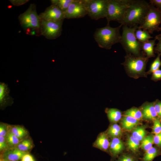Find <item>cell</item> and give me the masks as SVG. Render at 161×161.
I'll return each mask as SVG.
<instances>
[{"mask_svg":"<svg viewBox=\"0 0 161 161\" xmlns=\"http://www.w3.org/2000/svg\"><path fill=\"white\" fill-rule=\"evenodd\" d=\"M150 4L144 0H134L128 9L120 24L132 27L139 26L144 21Z\"/></svg>","mask_w":161,"mask_h":161,"instance_id":"cell-1","label":"cell"},{"mask_svg":"<svg viewBox=\"0 0 161 161\" xmlns=\"http://www.w3.org/2000/svg\"><path fill=\"white\" fill-rule=\"evenodd\" d=\"M124 58V61L121 64L129 76L135 79L147 77L146 67L149 59L142 51L138 56L126 54Z\"/></svg>","mask_w":161,"mask_h":161,"instance_id":"cell-2","label":"cell"},{"mask_svg":"<svg viewBox=\"0 0 161 161\" xmlns=\"http://www.w3.org/2000/svg\"><path fill=\"white\" fill-rule=\"evenodd\" d=\"M122 26L120 24L117 27H112L110 26L109 22H107L105 27L97 28L94 37L99 47L109 49L114 44L120 43L121 37L120 30Z\"/></svg>","mask_w":161,"mask_h":161,"instance_id":"cell-3","label":"cell"},{"mask_svg":"<svg viewBox=\"0 0 161 161\" xmlns=\"http://www.w3.org/2000/svg\"><path fill=\"white\" fill-rule=\"evenodd\" d=\"M120 43L127 54L138 56L141 53L142 43L137 39L135 31L139 26L130 27L123 25Z\"/></svg>","mask_w":161,"mask_h":161,"instance_id":"cell-4","label":"cell"},{"mask_svg":"<svg viewBox=\"0 0 161 161\" xmlns=\"http://www.w3.org/2000/svg\"><path fill=\"white\" fill-rule=\"evenodd\" d=\"M134 0H108L106 17L107 22L114 21L120 24Z\"/></svg>","mask_w":161,"mask_h":161,"instance_id":"cell-5","label":"cell"},{"mask_svg":"<svg viewBox=\"0 0 161 161\" xmlns=\"http://www.w3.org/2000/svg\"><path fill=\"white\" fill-rule=\"evenodd\" d=\"M18 18L22 27L27 32L30 30H36L40 33L41 19L37 14L35 4H30L28 9L19 16Z\"/></svg>","mask_w":161,"mask_h":161,"instance_id":"cell-6","label":"cell"},{"mask_svg":"<svg viewBox=\"0 0 161 161\" xmlns=\"http://www.w3.org/2000/svg\"><path fill=\"white\" fill-rule=\"evenodd\" d=\"M161 11L150 4L148 11L144 21L139 26V28L152 34L155 31H161Z\"/></svg>","mask_w":161,"mask_h":161,"instance_id":"cell-7","label":"cell"},{"mask_svg":"<svg viewBox=\"0 0 161 161\" xmlns=\"http://www.w3.org/2000/svg\"><path fill=\"white\" fill-rule=\"evenodd\" d=\"M87 15L92 19L97 20L106 18L108 0H83Z\"/></svg>","mask_w":161,"mask_h":161,"instance_id":"cell-8","label":"cell"},{"mask_svg":"<svg viewBox=\"0 0 161 161\" xmlns=\"http://www.w3.org/2000/svg\"><path fill=\"white\" fill-rule=\"evenodd\" d=\"M64 20L58 21L41 20L40 34L49 39H54L61 34Z\"/></svg>","mask_w":161,"mask_h":161,"instance_id":"cell-9","label":"cell"},{"mask_svg":"<svg viewBox=\"0 0 161 161\" xmlns=\"http://www.w3.org/2000/svg\"><path fill=\"white\" fill-rule=\"evenodd\" d=\"M87 15L83 0H74L64 13L65 18H80Z\"/></svg>","mask_w":161,"mask_h":161,"instance_id":"cell-10","label":"cell"},{"mask_svg":"<svg viewBox=\"0 0 161 161\" xmlns=\"http://www.w3.org/2000/svg\"><path fill=\"white\" fill-rule=\"evenodd\" d=\"M41 20L58 21L64 20V13L57 6L51 5L39 15Z\"/></svg>","mask_w":161,"mask_h":161,"instance_id":"cell-11","label":"cell"},{"mask_svg":"<svg viewBox=\"0 0 161 161\" xmlns=\"http://www.w3.org/2000/svg\"><path fill=\"white\" fill-rule=\"evenodd\" d=\"M141 111L142 114V118L145 120H153L157 117L154 102L145 103L141 107Z\"/></svg>","mask_w":161,"mask_h":161,"instance_id":"cell-12","label":"cell"},{"mask_svg":"<svg viewBox=\"0 0 161 161\" xmlns=\"http://www.w3.org/2000/svg\"><path fill=\"white\" fill-rule=\"evenodd\" d=\"M10 89L7 84L0 83V104L1 107L11 104L13 98L10 95Z\"/></svg>","mask_w":161,"mask_h":161,"instance_id":"cell-13","label":"cell"},{"mask_svg":"<svg viewBox=\"0 0 161 161\" xmlns=\"http://www.w3.org/2000/svg\"><path fill=\"white\" fill-rule=\"evenodd\" d=\"M124 145L119 137L112 139L110 142L109 151L114 157H117L124 150Z\"/></svg>","mask_w":161,"mask_h":161,"instance_id":"cell-14","label":"cell"},{"mask_svg":"<svg viewBox=\"0 0 161 161\" xmlns=\"http://www.w3.org/2000/svg\"><path fill=\"white\" fill-rule=\"evenodd\" d=\"M110 142L106 133H100L93 144V146L104 151H107L109 148Z\"/></svg>","mask_w":161,"mask_h":161,"instance_id":"cell-15","label":"cell"},{"mask_svg":"<svg viewBox=\"0 0 161 161\" xmlns=\"http://www.w3.org/2000/svg\"><path fill=\"white\" fill-rule=\"evenodd\" d=\"M27 152L22 151L17 148L6 150L3 154L4 160L10 161H18L21 159Z\"/></svg>","mask_w":161,"mask_h":161,"instance_id":"cell-16","label":"cell"},{"mask_svg":"<svg viewBox=\"0 0 161 161\" xmlns=\"http://www.w3.org/2000/svg\"><path fill=\"white\" fill-rule=\"evenodd\" d=\"M156 39L149 40L142 43L141 50L148 59L155 56L154 52V46L156 45Z\"/></svg>","mask_w":161,"mask_h":161,"instance_id":"cell-17","label":"cell"},{"mask_svg":"<svg viewBox=\"0 0 161 161\" xmlns=\"http://www.w3.org/2000/svg\"><path fill=\"white\" fill-rule=\"evenodd\" d=\"M139 123V120L128 116H124L121 120L122 127L126 130L128 131L133 130Z\"/></svg>","mask_w":161,"mask_h":161,"instance_id":"cell-18","label":"cell"},{"mask_svg":"<svg viewBox=\"0 0 161 161\" xmlns=\"http://www.w3.org/2000/svg\"><path fill=\"white\" fill-rule=\"evenodd\" d=\"M105 112L109 121L112 123H116L121 118L122 113L119 109L115 108H106Z\"/></svg>","mask_w":161,"mask_h":161,"instance_id":"cell-19","label":"cell"},{"mask_svg":"<svg viewBox=\"0 0 161 161\" xmlns=\"http://www.w3.org/2000/svg\"><path fill=\"white\" fill-rule=\"evenodd\" d=\"M135 35L137 40L141 43L145 42L153 38L147 31L139 27L135 31Z\"/></svg>","mask_w":161,"mask_h":161,"instance_id":"cell-20","label":"cell"},{"mask_svg":"<svg viewBox=\"0 0 161 161\" xmlns=\"http://www.w3.org/2000/svg\"><path fill=\"white\" fill-rule=\"evenodd\" d=\"M106 133L108 136L112 139L119 137L121 136L123 134L121 127L116 123L111 125L109 128Z\"/></svg>","mask_w":161,"mask_h":161,"instance_id":"cell-21","label":"cell"},{"mask_svg":"<svg viewBox=\"0 0 161 161\" xmlns=\"http://www.w3.org/2000/svg\"><path fill=\"white\" fill-rule=\"evenodd\" d=\"M145 126H137L132 130V135L140 141H142L146 136L147 132Z\"/></svg>","mask_w":161,"mask_h":161,"instance_id":"cell-22","label":"cell"},{"mask_svg":"<svg viewBox=\"0 0 161 161\" xmlns=\"http://www.w3.org/2000/svg\"><path fill=\"white\" fill-rule=\"evenodd\" d=\"M161 152L159 149L155 147H152L146 151L142 161H152L154 159L160 155Z\"/></svg>","mask_w":161,"mask_h":161,"instance_id":"cell-23","label":"cell"},{"mask_svg":"<svg viewBox=\"0 0 161 161\" xmlns=\"http://www.w3.org/2000/svg\"><path fill=\"white\" fill-rule=\"evenodd\" d=\"M127 145L128 149L133 153L138 151L140 147V141L132 135L128 137Z\"/></svg>","mask_w":161,"mask_h":161,"instance_id":"cell-24","label":"cell"},{"mask_svg":"<svg viewBox=\"0 0 161 161\" xmlns=\"http://www.w3.org/2000/svg\"><path fill=\"white\" fill-rule=\"evenodd\" d=\"M74 0H52V5L57 6L64 13Z\"/></svg>","mask_w":161,"mask_h":161,"instance_id":"cell-25","label":"cell"},{"mask_svg":"<svg viewBox=\"0 0 161 161\" xmlns=\"http://www.w3.org/2000/svg\"><path fill=\"white\" fill-rule=\"evenodd\" d=\"M124 116H130L138 120L142 118V114L140 110L136 108H132L126 110Z\"/></svg>","mask_w":161,"mask_h":161,"instance_id":"cell-26","label":"cell"},{"mask_svg":"<svg viewBox=\"0 0 161 161\" xmlns=\"http://www.w3.org/2000/svg\"><path fill=\"white\" fill-rule=\"evenodd\" d=\"M154 143V136L152 135L146 136L142 141L141 147L146 151L152 147Z\"/></svg>","mask_w":161,"mask_h":161,"instance_id":"cell-27","label":"cell"},{"mask_svg":"<svg viewBox=\"0 0 161 161\" xmlns=\"http://www.w3.org/2000/svg\"><path fill=\"white\" fill-rule=\"evenodd\" d=\"M10 131L19 139L25 137L27 134V131L22 127L15 126L13 127Z\"/></svg>","mask_w":161,"mask_h":161,"instance_id":"cell-28","label":"cell"},{"mask_svg":"<svg viewBox=\"0 0 161 161\" xmlns=\"http://www.w3.org/2000/svg\"><path fill=\"white\" fill-rule=\"evenodd\" d=\"M161 55V54L157 53V56L151 63L149 69L146 72L147 75L151 74L154 71L159 69L161 66V61L160 59Z\"/></svg>","mask_w":161,"mask_h":161,"instance_id":"cell-29","label":"cell"},{"mask_svg":"<svg viewBox=\"0 0 161 161\" xmlns=\"http://www.w3.org/2000/svg\"><path fill=\"white\" fill-rule=\"evenodd\" d=\"M33 145L32 142L30 140L25 139L19 143L17 148L21 151L27 152L32 148Z\"/></svg>","mask_w":161,"mask_h":161,"instance_id":"cell-30","label":"cell"},{"mask_svg":"<svg viewBox=\"0 0 161 161\" xmlns=\"http://www.w3.org/2000/svg\"><path fill=\"white\" fill-rule=\"evenodd\" d=\"M6 138L7 142L10 145H18L19 143V139L10 131L7 132Z\"/></svg>","mask_w":161,"mask_h":161,"instance_id":"cell-31","label":"cell"},{"mask_svg":"<svg viewBox=\"0 0 161 161\" xmlns=\"http://www.w3.org/2000/svg\"><path fill=\"white\" fill-rule=\"evenodd\" d=\"M152 132L155 134L161 133V120L158 117L153 120Z\"/></svg>","mask_w":161,"mask_h":161,"instance_id":"cell-32","label":"cell"},{"mask_svg":"<svg viewBox=\"0 0 161 161\" xmlns=\"http://www.w3.org/2000/svg\"><path fill=\"white\" fill-rule=\"evenodd\" d=\"M136 159L133 156L128 154H124L120 156L117 161H135Z\"/></svg>","mask_w":161,"mask_h":161,"instance_id":"cell-33","label":"cell"},{"mask_svg":"<svg viewBox=\"0 0 161 161\" xmlns=\"http://www.w3.org/2000/svg\"><path fill=\"white\" fill-rule=\"evenodd\" d=\"M154 38L158 41L156 47L154 48V53L161 54V34L156 35Z\"/></svg>","mask_w":161,"mask_h":161,"instance_id":"cell-34","label":"cell"},{"mask_svg":"<svg viewBox=\"0 0 161 161\" xmlns=\"http://www.w3.org/2000/svg\"><path fill=\"white\" fill-rule=\"evenodd\" d=\"M154 105L157 117L161 120V101L157 99L154 102Z\"/></svg>","mask_w":161,"mask_h":161,"instance_id":"cell-35","label":"cell"},{"mask_svg":"<svg viewBox=\"0 0 161 161\" xmlns=\"http://www.w3.org/2000/svg\"><path fill=\"white\" fill-rule=\"evenodd\" d=\"M151 79L155 82L161 80V69H158L152 73Z\"/></svg>","mask_w":161,"mask_h":161,"instance_id":"cell-36","label":"cell"},{"mask_svg":"<svg viewBox=\"0 0 161 161\" xmlns=\"http://www.w3.org/2000/svg\"><path fill=\"white\" fill-rule=\"evenodd\" d=\"M154 143L159 147H161V133L154 136Z\"/></svg>","mask_w":161,"mask_h":161,"instance_id":"cell-37","label":"cell"},{"mask_svg":"<svg viewBox=\"0 0 161 161\" xmlns=\"http://www.w3.org/2000/svg\"><path fill=\"white\" fill-rule=\"evenodd\" d=\"M7 128L4 124H1L0 125V136L5 137L7 133Z\"/></svg>","mask_w":161,"mask_h":161,"instance_id":"cell-38","label":"cell"},{"mask_svg":"<svg viewBox=\"0 0 161 161\" xmlns=\"http://www.w3.org/2000/svg\"><path fill=\"white\" fill-rule=\"evenodd\" d=\"M7 147L5 137L0 136V150L2 151Z\"/></svg>","mask_w":161,"mask_h":161,"instance_id":"cell-39","label":"cell"},{"mask_svg":"<svg viewBox=\"0 0 161 161\" xmlns=\"http://www.w3.org/2000/svg\"><path fill=\"white\" fill-rule=\"evenodd\" d=\"M149 3L161 11V0H150Z\"/></svg>","mask_w":161,"mask_h":161,"instance_id":"cell-40","label":"cell"},{"mask_svg":"<svg viewBox=\"0 0 161 161\" xmlns=\"http://www.w3.org/2000/svg\"><path fill=\"white\" fill-rule=\"evenodd\" d=\"M10 1L14 5L17 6H18L22 5L26 3L29 1L27 0H10Z\"/></svg>","mask_w":161,"mask_h":161,"instance_id":"cell-41","label":"cell"},{"mask_svg":"<svg viewBox=\"0 0 161 161\" xmlns=\"http://www.w3.org/2000/svg\"><path fill=\"white\" fill-rule=\"evenodd\" d=\"M33 158L30 154L27 153L24 154L21 158V161H30Z\"/></svg>","mask_w":161,"mask_h":161,"instance_id":"cell-42","label":"cell"},{"mask_svg":"<svg viewBox=\"0 0 161 161\" xmlns=\"http://www.w3.org/2000/svg\"><path fill=\"white\" fill-rule=\"evenodd\" d=\"M1 161H10L8 160H6L3 159V160H2Z\"/></svg>","mask_w":161,"mask_h":161,"instance_id":"cell-43","label":"cell"},{"mask_svg":"<svg viewBox=\"0 0 161 161\" xmlns=\"http://www.w3.org/2000/svg\"><path fill=\"white\" fill-rule=\"evenodd\" d=\"M30 161H35V160H34V158H33V159H32L31 160H30Z\"/></svg>","mask_w":161,"mask_h":161,"instance_id":"cell-44","label":"cell"},{"mask_svg":"<svg viewBox=\"0 0 161 161\" xmlns=\"http://www.w3.org/2000/svg\"><path fill=\"white\" fill-rule=\"evenodd\" d=\"M160 28L161 30V25L160 26Z\"/></svg>","mask_w":161,"mask_h":161,"instance_id":"cell-45","label":"cell"},{"mask_svg":"<svg viewBox=\"0 0 161 161\" xmlns=\"http://www.w3.org/2000/svg\"></svg>","mask_w":161,"mask_h":161,"instance_id":"cell-46","label":"cell"}]
</instances>
